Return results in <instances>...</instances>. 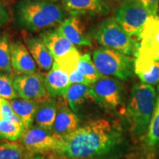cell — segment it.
Wrapping results in <instances>:
<instances>
[{
  "label": "cell",
  "instance_id": "17",
  "mask_svg": "<svg viewBox=\"0 0 159 159\" xmlns=\"http://www.w3.org/2000/svg\"><path fill=\"white\" fill-rule=\"evenodd\" d=\"M44 83L49 96L55 99L63 96L71 84L69 75L55 65L44 75Z\"/></svg>",
  "mask_w": 159,
  "mask_h": 159
},
{
  "label": "cell",
  "instance_id": "32",
  "mask_svg": "<svg viewBox=\"0 0 159 159\" xmlns=\"http://www.w3.org/2000/svg\"><path fill=\"white\" fill-rule=\"evenodd\" d=\"M10 19H11V17H10L9 13L2 3V2L0 1V27H2L7 22H9Z\"/></svg>",
  "mask_w": 159,
  "mask_h": 159
},
{
  "label": "cell",
  "instance_id": "15",
  "mask_svg": "<svg viewBox=\"0 0 159 159\" xmlns=\"http://www.w3.org/2000/svg\"><path fill=\"white\" fill-rule=\"evenodd\" d=\"M40 39L56 60L75 48V45L58 30H47L40 34Z\"/></svg>",
  "mask_w": 159,
  "mask_h": 159
},
{
  "label": "cell",
  "instance_id": "35",
  "mask_svg": "<svg viewBox=\"0 0 159 159\" xmlns=\"http://www.w3.org/2000/svg\"></svg>",
  "mask_w": 159,
  "mask_h": 159
},
{
  "label": "cell",
  "instance_id": "1",
  "mask_svg": "<svg viewBox=\"0 0 159 159\" xmlns=\"http://www.w3.org/2000/svg\"><path fill=\"white\" fill-rule=\"evenodd\" d=\"M122 141V129L117 123L106 119H91L62 137L55 154L69 159L102 158L112 152Z\"/></svg>",
  "mask_w": 159,
  "mask_h": 159
},
{
  "label": "cell",
  "instance_id": "30",
  "mask_svg": "<svg viewBox=\"0 0 159 159\" xmlns=\"http://www.w3.org/2000/svg\"><path fill=\"white\" fill-rule=\"evenodd\" d=\"M148 9L150 16H157L159 8V0H137Z\"/></svg>",
  "mask_w": 159,
  "mask_h": 159
},
{
  "label": "cell",
  "instance_id": "5",
  "mask_svg": "<svg viewBox=\"0 0 159 159\" xmlns=\"http://www.w3.org/2000/svg\"><path fill=\"white\" fill-rule=\"evenodd\" d=\"M92 59L97 70L105 76L126 80L135 72V60L114 49L104 47L97 49Z\"/></svg>",
  "mask_w": 159,
  "mask_h": 159
},
{
  "label": "cell",
  "instance_id": "29",
  "mask_svg": "<svg viewBox=\"0 0 159 159\" xmlns=\"http://www.w3.org/2000/svg\"><path fill=\"white\" fill-rule=\"evenodd\" d=\"M11 121L21 122L12 109L9 101L0 97V125Z\"/></svg>",
  "mask_w": 159,
  "mask_h": 159
},
{
  "label": "cell",
  "instance_id": "22",
  "mask_svg": "<svg viewBox=\"0 0 159 159\" xmlns=\"http://www.w3.org/2000/svg\"><path fill=\"white\" fill-rule=\"evenodd\" d=\"M81 55L79 51L75 48L72 49L66 54L63 55L59 58L55 60L53 65L59 67L67 74L69 76L78 69V63Z\"/></svg>",
  "mask_w": 159,
  "mask_h": 159
},
{
  "label": "cell",
  "instance_id": "7",
  "mask_svg": "<svg viewBox=\"0 0 159 159\" xmlns=\"http://www.w3.org/2000/svg\"><path fill=\"white\" fill-rule=\"evenodd\" d=\"M150 14L137 0H123L117 9L114 19L130 36L141 39V34Z\"/></svg>",
  "mask_w": 159,
  "mask_h": 159
},
{
  "label": "cell",
  "instance_id": "26",
  "mask_svg": "<svg viewBox=\"0 0 159 159\" xmlns=\"http://www.w3.org/2000/svg\"><path fill=\"white\" fill-rule=\"evenodd\" d=\"M0 97L7 100L19 97L13 87V76L2 71H0Z\"/></svg>",
  "mask_w": 159,
  "mask_h": 159
},
{
  "label": "cell",
  "instance_id": "10",
  "mask_svg": "<svg viewBox=\"0 0 159 159\" xmlns=\"http://www.w3.org/2000/svg\"><path fill=\"white\" fill-rule=\"evenodd\" d=\"M13 83L17 94L22 99L41 101L49 97L45 87L44 75L40 72L13 75Z\"/></svg>",
  "mask_w": 159,
  "mask_h": 159
},
{
  "label": "cell",
  "instance_id": "28",
  "mask_svg": "<svg viewBox=\"0 0 159 159\" xmlns=\"http://www.w3.org/2000/svg\"><path fill=\"white\" fill-rule=\"evenodd\" d=\"M138 55H142L159 63V42L141 39Z\"/></svg>",
  "mask_w": 159,
  "mask_h": 159
},
{
  "label": "cell",
  "instance_id": "33",
  "mask_svg": "<svg viewBox=\"0 0 159 159\" xmlns=\"http://www.w3.org/2000/svg\"><path fill=\"white\" fill-rule=\"evenodd\" d=\"M29 159H48V156H43V154H32Z\"/></svg>",
  "mask_w": 159,
  "mask_h": 159
},
{
  "label": "cell",
  "instance_id": "21",
  "mask_svg": "<svg viewBox=\"0 0 159 159\" xmlns=\"http://www.w3.org/2000/svg\"><path fill=\"white\" fill-rule=\"evenodd\" d=\"M32 154L20 142L7 141L0 143V159H29Z\"/></svg>",
  "mask_w": 159,
  "mask_h": 159
},
{
  "label": "cell",
  "instance_id": "19",
  "mask_svg": "<svg viewBox=\"0 0 159 159\" xmlns=\"http://www.w3.org/2000/svg\"><path fill=\"white\" fill-rule=\"evenodd\" d=\"M15 114L20 119L25 129L33 125L39 101L26 99H13L9 100Z\"/></svg>",
  "mask_w": 159,
  "mask_h": 159
},
{
  "label": "cell",
  "instance_id": "31",
  "mask_svg": "<svg viewBox=\"0 0 159 159\" xmlns=\"http://www.w3.org/2000/svg\"><path fill=\"white\" fill-rule=\"evenodd\" d=\"M69 82L71 83H80V84L89 85L85 77L81 74L78 69L69 75Z\"/></svg>",
  "mask_w": 159,
  "mask_h": 159
},
{
  "label": "cell",
  "instance_id": "25",
  "mask_svg": "<svg viewBox=\"0 0 159 159\" xmlns=\"http://www.w3.org/2000/svg\"><path fill=\"white\" fill-rule=\"evenodd\" d=\"M146 141L148 148L155 149L159 147V97L149 125Z\"/></svg>",
  "mask_w": 159,
  "mask_h": 159
},
{
  "label": "cell",
  "instance_id": "12",
  "mask_svg": "<svg viewBox=\"0 0 159 159\" xmlns=\"http://www.w3.org/2000/svg\"><path fill=\"white\" fill-rule=\"evenodd\" d=\"M11 66L19 75H30L37 72L36 63L28 49L21 41L11 43Z\"/></svg>",
  "mask_w": 159,
  "mask_h": 159
},
{
  "label": "cell",
  "instance_id": "9",
  "mask_svg": "<svg viewBox=\"0 0 159 159\" xmlns=\"http://www.w3.org/2000/svg\"><path fill=\"white\" fill-rule=\"evenodd\" d=\"M63 97L80 119H86L92 116L93 105L98 104L89 85L71 83Z\"/></svg>",
  "mask_w": 159,
  "mask_h": 159
},
{
  "label": "cell",
  "instance_id": "24",
  "mask_svg": "<svg viewBox=\"0 0 159 159\" xmlns=\"http://www.w3.org/2000/svg\"><path fill=\"white\" fill-rule=\"evenodd\" d=\"M0 71L10 74L13 71L11 66V43L8 35L5 33L0 35Z\"/></svg>",
  "mask_w": 159,
  "mask_h": 159
},
{
  "label": "cell",
  "instance_id": "16",
  "mask_svg": "<svg viewBox=\"0 0 159 159\" xmlns=\"http://www.w3.org/2000/svg\"><path fill=\"white\" fill-rule=\"evenodd\" d=\"M25 43L38 66L43 71H49L52 67L54 58L41 39L26 36Z\"/></svg>",
  "mask_w": 159,
  "mask_h": 159
},
{
  "label": "cell",
  "instance_id": "20",
  "mask_svg": "<svg viewBox=\"0 0 159 159\" xmlns=\"http://www.w3.org/2000/svg\"><path fill=\"white\" fill-rule=\"evenodd\" d=\"M57 105V101L50 97L39 101L35 115V125L51 130L56 116Z\"/></svg>",
  "mask_w": 159,
  "mask_h": 159
},
{
  "label": "cell",
  "instance_id": "18",
  "mask_svg": "<svg viewBox=\"0 0 159 159\" xmlns=\"http://www.w3.org/2000/svg\"><path fill=\"white\" fill-rule=\"evenodd\" d=\"M135 73L143 83L156 84L159 83V63L138 55L135 59Z\"/></svg>",
  "mask_w": 159,
  "mask_h": 159
},
{
  "label": "cell",
  "instance_id": "11",
  "mask_svg": "<svg viewBox=\"0 0 159 159\" xmlns=\"http://www.w3.org/2000/svg\"><path fill=\"white\" fill-rule=\"evenodd\" d=\"M80 119L69 107L64 97H59L56 116L51 130L58 136H66L79 128Z\"/></svg>",
  "mask_w": 159,
  "mask_h": 159
},
{
  "label": "cell",
  "instance_id": "23",
  "mask_svg": "<svg viewBox=\"0 0 159 159\" xmlns=\"http://www.w3.org/2000/svg\"><path fill=\"white\" fill-rule=\"evenodd\" d=\"M78 70L85 77L89 85L96 82L102 76V75L97 70L93 59H91L89 54H85L80 57L78 63Z\"/></svg>",
  "mask_w": 159,
  "mask_h": 159
},
{
  "label": "cell",
  "instance_id": "13",
  "mask_svg": "<svg viewBox=\"0 0 159 159\" xmlns=\"http://www.w3.org/2000/svg\"><path fill=\"white\" fill-rule=\"evenodd\" d=\"M57 30L75 46H91L92 43L79 16L66 18Z\"/></svg>",
  "mask_w": 159,
  "mask_h": 159
},
{
  "label": "cell",
  "instance_id": "8",
  "mask_svg": "<svg viewBox=\"0 0 159 159\" xmlns=\"http://www.w3.org/2000/svg\"><path fill=\"white\" fill-rule=\"evenodd\" d=\"M19 139L29 152L43 154L49 152L55 153L60 148L62 137L57 136L50 130L35 125L25 129Z\"/></svg>",
  "mask_w": 159,
  "mask_h": 159
},
{
  "label": "cell",
  "instance_id": "2",
  "mask_svg": "<svg viewBox=\"0 0 159 159\" xmlns=\"http://www.w3.org/2000/svg\"><path fill=\"white\" fill-rule=\"evenodd\" d=\"M66 11L55 2L41 0H20L13 8L14 23L19 29L35 33L61 25Z\"/></svg>",
  "mask_w": 159,
  "mask_h": 159
},
{
  "label": "cell",
  "instance_id": "6",
  "mask_svg": "<svg viewBox=\"0 0 159 159\" xmlns=\"http://www.w3.org/2000/svg\"><path fill=\"white\" fill-rule=\"evenodd\" d=\"M89 85L99 106L116 115L126 114L122 85L118 80L102 75Z\"/></svg>",
  "mask_w": 159,
  "mask_h": 159
},
{
  "label": "cell",
  "instance_id": "3",
  "mask_svg": "<svg viewBox=\"0 0 159 159\" xmlns=\"http://www.w3.org/2000/svg\"><path fill=\"white\" fill-rule=\"evenodd\" d=\"M155 98L156 91L150 84L137 83L132 88L126 114L131 136L135 141L142 139L148 130Z\"/></svg>",
  "mask_w": 159,
  "mask_h": 159
},
{
  "label": "cell",
  "instance_id": "14",
  "mask_svg": "<svg viewBox=\"0 0 159 159\" xmlns=\"http://www.w3.org/2000/svg\"><path fill=\"white\" fill-rule=\"evenodd\" d=\"M62 5L72 16L103 15L108 12L104 0H62Z\"/></svg>",
  "mask_w": 159,
  "mask_h": 159
},
{
  "label": "cell",
  "instance_id": "34",
  "mask_svg": "<svg viewBox=\"0 0 159 159\" xmlns=\"http://www.w3.org/2000/svg\"><path fill=\"white\" fill-rule=\"evenodd\" d=\"M41 1H47V2H55L57 0H41Z\"/></svg>",
  "mask_w": 159,
  "mask_h": 159
},
{
  "label": "cell",
  "instance_id": "4",
  "mask_svg": "<svg viewBox=\"0 0 159 159\" xmlns=\"http://www.w3.org/2000/svg\"><path fill=\"white\" fill-rule=\"evenodd\" d=\"M95 39L104 47L114 49L128 56H138L140 43L128 35L114 18H109L102 21L95 33Z\"/></svg>",
  "mask_w": 159,
  "mask_h": 159
},
{
  "label": "cell",
  "instance_id": "27",
  "mask_svg": "<svg viewBox=\"0 0 159 159\" xmlns=\"http://www.w3.org/2000/svg\"><path fill=\"white\" fill-rule=\"evenodd\" d=\"M141 39H148L159 42V17L150 16L143 27Z\"/></svg>",
  "mask_w": 159,
  "mask_h": 159
}]
</instances>
